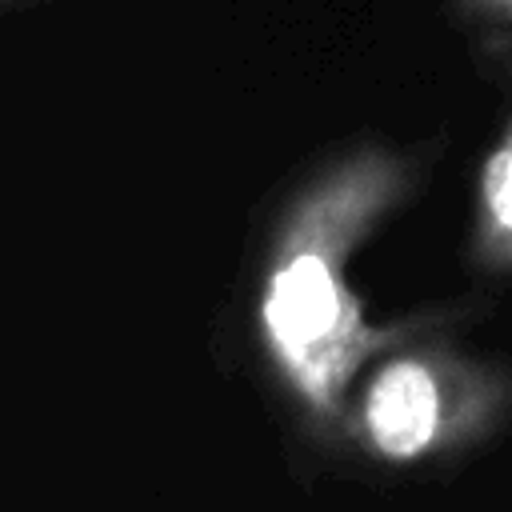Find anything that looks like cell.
Segmentation results:
<instances>
[{"label":"cell","mask_w":512,"mask_h":512,"mask_svg":"<svg viewBox=\"0 0 512 512\" xmlns=\"http://www.w3.org/2000/svg\"><path fill=\"white\" fill-rule=\"evenodd\" d=\"M472 248L488 272H512V120L480 164Z\"/></svg>","instance_id":"3"},{"label":"cell","mask_w":512,"mask_h":512,"mask_svg":"<svg viewBox=\"0 0 512 512\" xmlns=\"http://www.w3.org/2000/svg\"><path fill=\"white\" fill-rule=\"evenodd\" d=\"M408 156L364 144L336 156L288 204L256 288V336L280 384L316 420L344 412L360 368L404 336L368 320L348 268L376 224L408 196Z\"/></svg>","instance_id":"1"},{"label":"cell","mask_w":512,"mask_h":512,"mask_svg":"<svg viewBox=\"0 0 512 512\" xmlns=\"http://www.w3.org/2000/svg\"><path fill=\"white\" fill-rule=\"evenodd\" d=\"M464 20L492 24V28H512V0H456Z\"/></svg>","instance_id":"4"},{"label":"cell","mask_w":512,"mask_h":512,"mask_svg":"<svg viewBox=\"0 0 512 512\" xmlns=\"http://www.w3.org/2000/svg\"><path fill=\"white\" fill-rule=\"evenodd\" d=\"M512 412V376L448 344L388 348L360 384L348 424L364 452L408 468L488 440Z\"/></svg>","instance_id":"2"}]
</instances>
